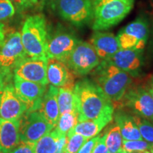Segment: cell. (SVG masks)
<instances>
[{"instance_id": "83f0119b", "label": "cell", "mask_w": 153, "mask_h": 153, "mask_svg": "<svg viewBox=\"0 0 153 153\" xmlns=\"http://www.w3.org/2000/svg\"><path fill=\"white\" fill-rule=\"evenodd\" d=\"M87 137L78 133L67 136V143L63 153H76L87 140Z\"/></svg>"}, {"instance_id": "f35d334b", "label": "cell", "mask_w": 153, "mask_h": 153, "mask_svg": "<svg viewBox=\"0 0 153 153\" xmlns=\"http://www.w3.org/2000/svg\"><path fill=\"white\" fill-rule=\"evenodd\" d=\"M150 151L151 153H153V149H152H152H151V150H150Z\"/></svg>"}, {"instance_id": "836d02e7", "label": "cell", "mask_w": 153, "mask_h": 153, "mask_svg": "<svg viewBox=\"0 0 153 153\" xmlns=\"http://www.w3.org/2000/svg\"><path fill=\"white\" fill-rule=\"evenodd\" d=\"M144 87L153 99V76H151L150 79H148V81L147 82L146 85L144 86Z\"/></svg>"}, {"instance_id": "603a6c76", "label": "cell", "mask_w": 153, "mask_h": 153, "mask_svg": "<svg viewBox=\"0 0 153 153\" xmlns=\"http://www.w3.org/2000/svg\"><path fill=\"white\" fill-rule=\"evenodd\" d=\"M105 142L109 153H118L122 150L123 137L118 126L116 123L108 127L105 133Z\"/></svg>"}, {"instance_id": "52a82bcc", "label": "cell", "mask_w": 153, "mask_h": 153, "mask_svg": "<svg viewBox=\"0 0 153 153\" xmlns=\"http://www.w3.org/2000/svg\"><path fill=\"white\" fill-rule=\"evenodd\" d=\"M90 43L79 41L65 64L75 76L89 74L101 62Z\"/></svg>"}, {"instance_id": "ac0fdd59", "label": "cell", "mask_w": 153, "mask_h": 153, "mask_svg": "<svg viewBox=\"0 0 153 153\" xmlns=\"http://www.w3.org/2000/svg\"><path fill=\"white\" fill-rule=\"evenodd\" d=\"M19 126L20 120L0 118V153H9L20 142Z\"/></svg>"}, {"instance_id": "1f68e13d", "label": "cell", "mask_w": 153, "mask_h": 153, "mask_svg": "<svg viewBox=\"0 0 153 153\" xmlns=\"http://www.w3.org/2000/svg\"><path fill=\"white\" fill-rule=\"evenodd\" d=\"M99 135H100V134H99L97 136L91 137L90 139H88L76 153H92L96 143L98 140Z\"/></svg>"}, {"instance_id": "44dd1931", "label": "cell", "mask_w": 153, "mask_h": 153, "mask_svg": "<svg viewBox=\"0 0 153 153\" xmlns=\"http://www.w3.org/2000/svg\"><path fill=\"white\" fill-rule=\"evenodd\" d=\"M113 118L119 127L122 137L126 140H143L137 126L134 120L133 115L118 108L117 111L113 115Z\"/></svg>"}, {"instance_id": "d6a6232c", "label": "cell", "mask_w": 153, "mask_h": 153, "mask_svg": "<svg viewBox=\"0 0 153 153\" xmlns=\"http://www.w3.org/2000/svg\"><path fill=\"white\" fill-rule=\"evenodd\" d=\"M105 133L100 134L98 140L94 148L92 153H109L105 142Z\"/></svg>"}, {"instance_id": "5b68a950", "label": "cell", "mask_w": 153, "mask_h": 153, "mask_svg": "<svg viewBox=\"0 0 153 153\" xmlns=\"http://www.w3.org/2000/svg\"><path fill=\"white\" fill-rule=\"evenodd\" d=\"M27 57L20 32L9 30L0 43V82L13 81L15 68Z\"/></svg>"}, {"instance_id": "9c48e42d", "label": "cell", "mask_w": 153, "mask_h": 153, "mask_svg": "<svg viewBox=\"0 0 153 153\" xmlns=\"http://www.w3.org/2000/svg\"><path fill=\"white\" fill-rule=\"evenodd\" d=\"M149 36V23L139 17L118 32L116 37L121 49L144 50Z\"/></svg>"}, {"instance_id": "7c38bea8", "label": "cell", "mask_w": 153, "mask_h": 153, "mask_svg": "<svg viewBox=\"0 0 153 153\" xmlns=\"http://www.w3.org/2000/svg\"><path fill=\"white\" fill-rule=\"evenodd\" d=\"M13 83L16 94L27 105V111H38L47 90V85L22 79L16 76H14Z\"/></svg>"}, {"instance_id": "d6986e66", "label": "cell", "mask_w": 153, "mask_h": 153, "mask_svg": "<svg viewBox=\"0 0 153 153\" xmlns=\"http://www.w3.org/2000/svg\"><path fill=\"white\" fill-rule=\"evenodd\" d=\"M57 94L58 88L51 85L43 95L41 105L38 110L43 115L45 120L54 128L60 117Z\"/></svg>"}, {"instance_id": "9a60e30c", "label": "cell", "mask_w": 153, "mask_h": 153, "mask_svg": "<svg viewBox=\"0 0 153 153\" xmlns=\"http://www.w3.org/2000/svg\"><path fill=\"white\" fill-rule=\"evenodd\" d=\"M106 60L131 76L137 77L140 76L144 63L143 50L120 49Z\"/></svg>"}, {"instance_id": "d590c367", "label": "cell", "mask_w": 153, "mask_h": 153, "mask_svg": "<svg viewBox=\"0 0 153 153\" xmlns=\"http://www.w3.org/2000/svg\"><path fill=\"white\" fill-rule=\"evenodd\" d=\"M126 1H127V2H128L129 4H131L133 5V3H134V1L135 0H125Z\"/></svg>"}, {"instance_id": "4dcf8cb0", "label": "cell", "mask_w": 153, "mask_h": 153, "mask_svg": "<svg viewBox=\"0 0 153 153\" xmlns=\"http://www.w3.org/2000/svg\"><path fill=\"white\" fill-rule=\"evenodd\" d=\"M19 11L29 9L37 4L38 0H10Z\"/></svg>"}, {"instance_id": "6da1fadb", "label": "cell", "mask_w": 153, "mask_h": 153, "mask_svg": "<svg viewBox=\"0 0 153 153\" xmlns=\"http://www.w3.org/2000/svg\"><path fill=\"white\" fill-rule=\"evenodd\" d=\"M73 91L76 97L79 122L114 114L113 103L93 80L85 78L76 82Z\"/></svg>"}, {"instance_id": "ffe728a7", "label": "cell", "mask_w": 153, "mask_h": 153, "mask_svg": "<svg viewBox=\"0 0 153 153\" xmlns=\"http://www.w3.org/2000/svg\"><path fill=\"white\" fill-rule=\"evenodd\" d=\"M113 115L114 114L105 115L96 119L78 122L73 128L67 134V136L74 133L80 134L87 139L97 136L104 128L112 121Z\"/></svg>"}, {"instance_id": "7a4b0ae2", "label": "cell", "mask_w": 153, "mask_h": 153, "mask_svg": "<svg viewBox=\"0 0 153 153\" xmlns=\"http://www.w3.org/2000/svg\"><path fill=\"white\" fill-rule=\"evenodd\" d=\"M90 73L93 81L102 89L113 104L120 101L132 84L131 76L128 73L106 60H101Z\"/></svg>"}, {"instance_id": "cb8c5ba5", "label": "cell", "mask_w": 153, "mask_h": 153, "mask_svg": "<svg viewBox=\"0 0 153 153\" xmlns=\"http://www.w3.org/2000/svg\"><path fill=\"white\" fill-rule=\"evenodd\" d=\"M57 102H58L59 111H60V116L64 113L76 110V97L72 90L63 87L59 88Z\"/></svg>"}, {"instance_id": "ab89813d", "label": "cell", "mask_w": 153, "mask_h": 153, "mask_svg": "<svg viewBox=\"0 0 153 153\" xmlns=\"http://www.w3.org/2000/svg\"><path fill=\"white\" fill-rule=\"evenodd\" d=\"M152 149H153V144H152Z\"/></svg>"}, {"instance_id": "e575fe53", "label": "cell", "mask_w": 153, "mask_h": 153, "mask_svg": "<svg viewBox=\"0 0 153 153\" xmlns=\"http://www.w3.org/2000/svg\"><path fill=\"white\" fill-rule=\"evenodd\" d=\"M9 30H8L6 28L5 25L4 24L0 23V43L4 39L6 36L9 33Z\"/></svg>"}, {"instance_id": "5bb4252c", "label": "cell", "mask_w": 153, "mask_h": 153, "mask_svg": "<svg viewBox=\"0 0 153 153\" xmlns=\"http://www.w3.org/2000/svg\"><path fill=\"white\" fill-rule=\"evenodd\" d=\"M48 60L27 57L17 65L14 76L43 85H48L47 79Z\"/></svg>"}, {"instance_id": "f1b7e54d", "label": "cell", "mask_w": 153, "mask_h": 153, "mask_svg": "<svg viewBox=\"0 0 153 153\" xmlns=\"http://www.w3.org/2000/svg\"><path fill=\"white\" fill-rule=\"evenodd\" d=\"M15 14V7L10 0H0V23L10 19Z\"/></svg>"}, {"instance_id": "8992f818", "label": "cell", "mask_w": 153, "mask_h": 153, "mask_svg": "<svg viewBox=\"0 0 153 153\" xmlns=\"http://www.w3.org/2000/svg\"><path fill=\"white\" fill-rule=\"evenodd\" d=\"M114 107V109L126 108L131 114L153 121V99L143 86L131 85Z\"/></svg>"}, {"instance_id": "7402d4cb", "label": "cell", "mask_w": 153, "mask_h": 153, "mask_svg": "<svg viewBox=\"0 0 153 153\" xmlns=\"http://www.w3.org/2000/svg\"><path fill=\"white\" fill-rule=\"evenodd\" d=\"M62 135L53 128L35 143L33 153H58L59 142Z\"/></svg>"}, {"instance_id": "2e32d148", "label": "cell", "mask_w": 153, "mask_h": 153, "mask_svg": "<svg viewBox=\"0 0 153 153\" xmlns=\"http://www.w3.org/2000/svg\"><path fill=\"white\" fill-rule=\"evenodd\" d=\"M47 79L51 85L72 91L76 83L75 75L64 62L56 59H48Z\"/></svg>"}, {"instance_id": "484cf974", "label": "cell", "mask_w": 153, "mask_h": 153, "mask_svg": "<svg viewBox=\"0 0 153 153\" xmlns=\"http://www.w3.org/2000/svg\"><path fill=\"white\" fill-rule=\"evenodd\" d=\"M133 115L143 139L153 144V121L145 119L137 115Z\"/></svg>"}, {"instance_id": "4fadbf2b", "label": "cell", "mask_w": 153, "mask_h": 153, "mask_svg": "<svg viewBox=\"0 0 153 153\" xmlns=\"http://www.w3.org/2000/svg\"><path fill=\"white\" fill-rule=\"evenodd\" d=\"M79 41L74 33L68 31L59 32L52 38L48 37L46 48L47 58L56 59L65 63Z\"/></svg>"}, {"instance_id": "277c9868", "label": "cell", "mask_w": 153, "mask_h": 153, "mask_svg": "<svg viewBox=\"0 0 153 153\" xmlns=\"http://www.w3.org/2000/svg\"><path fill=\"white\" fill-rule=\"evenodd\" d=\"M92 29L105 30L117 25L129 14L133 5L125 0H94Z\"/></svg>"}, {"instance_id": "3957f363", "label": "cell", "mask_w": 153, "mask_h": 153, "mask_svg": "<svg viewBox=\"0 0 153 153\" xmlns=\"http://www.w3.org/2000/svg\"><path fill=\"white\" fill-rule=\"evenodd\" d=\"M21 38L28 57L48 60L46 48L48 34L46 20L43 14L32 15L26 19Z\"/></svg>"}, {"instance_id": "d4e9b609", "label": "cell", "mask_w": 153, "mask_h": 153, "mask_svg": "<svg viewBox=\"0 0 153 153\" xmlns=\"http://www.w3.org/2000/svg\"><path fill=\"white\" fill-rule=\"evenodd\" d=\"M78 118L79 114L76 110L64 113L60 116L54 128L60 135H67L79 122Z\"/></svg>"}, {"instance_id": "f546056e", "label": "cell", "mask_w": 153, "mask_h": 153, "mask_svg": "<svg viewBox=\"0 0 153 153\" xmlns=\"http://www.w3.org/2000/svg\"><path fill=\"white\" fill-rule=\"evenodd\" d=\"M35 143L20 141L12 150L9 153H33Z\"/></svg>"}, {"instance_id": "8fae6325", "label": "cell", "mask_w": 153, "mask_h": 153, "mask_svg": "<svg viewBox=\"0 0 153 153\" xmlns=\"http://www.w3.org/2000/svg\"><path fill=\"white\" fill-rule=\"evenodd\" d=\"M54 127L45 120L38 111H26L20 119L21 141L36 143Z\"/></svg>"}, {"instance_id": "74e56055", "label": "cell", "mask_w": 153, "mask_h": 153, "mask_svg": "<svg viewBox=\"0 0 153 153\" xmlns=\"http://www.w3.org/2000/svg\"><path fill=\"white\" fill-rule=\"evenodd\" d=\"M118 153H128V152H125V151H123V150H121V151H120V152H118Z\"/></svg>"}, {"instance_id": "e0dca14e", "label": "cell", "mask_w": 153, "mask_h": 153, "mask_svg": "<svg viewBox=\"0 0 153 153\" xmlns=\"http://www.w3.org/2000/svg\"><path fill=\"white\" fill-rule=\"evenodd\" d=\"M90 44L101 60H107L121 49L118 38L112 33L96 30L90 38Z\"/></svg>"}, {"instance_id": "ba28073f", "label": "cell", "mask_w": 153, "mask_h": 153, "mask_svg": "<svg viewBox=\"0 0 153 153\" xmlns=\"http://www.w3.org/2000/svg\"><path fill=\"white\" fill-rule=\"evenodd\" d=\"M55 7L64 20L76 26L89 24L93 19L91 0H55Z\"/></svg>"}, {"instance_id": "4316f807", "label": "cell", "mask_w": 153, "mask_h": 153, "mask_svg": "<svg viewBox=\"0 0 153 153\" xmlns=\"http://www.w3.org/2000/svg\"><path fill=\"white\" fill-rule=\"evenodd\" d=\"M152 148V144L144 140H123L122 150L128 153H137L149 151Z\"/></svg>"}, {"instance_id": "8d00e7d4", "label": "cell", "mask_w": 153, "mask_h": 153, "mask_svg": "<svg viewBox=\"0 0 153 153\" xmlns=\"http://www.w3.org/2000/svg\"><path fill=\"white\" fill-rule=\"evenodd\" d=\"M137 153H151L149 151H145V152H137Z\"/></svg>"}, {"instance_id": "30bf717a", "label": "cell", "mask_w": 153, "mask_h": 153, "mask_svg": "<svg viewBox=\"0 0 153 153\" xmlns=\"http://www.w3.org/2000/svg\"><path fill=\"white\" fill-rule=\"evenodd\" d=\"M28 106L16 94L13 81L0 82V118L9 120H20Z\"/></svg>"}]
</instances>
